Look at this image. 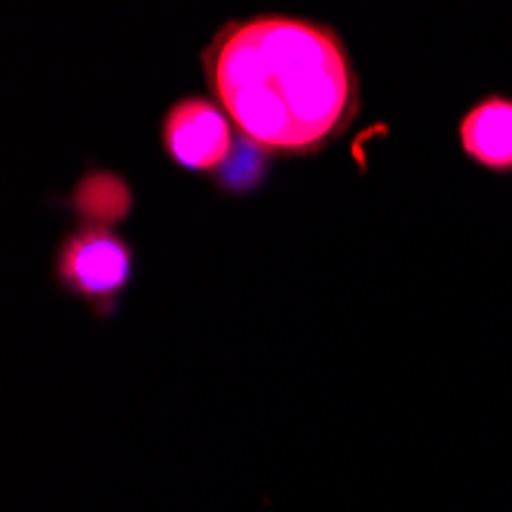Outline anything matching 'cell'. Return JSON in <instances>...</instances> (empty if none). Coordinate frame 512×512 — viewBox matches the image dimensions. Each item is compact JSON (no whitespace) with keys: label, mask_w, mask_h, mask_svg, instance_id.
<instances>
[{"label":"cell","mask_w":512,"mask_h":512,"mask_svg":"<svg viewBox=\"0 0 512 512\" xmlns=\"http://www.w3.org/2000/svg\"><path fill=\"white\" fill-rule=\"evenodd\" d=\"M218 108L267 157H313L341 138L362 105L341 34L322 22L258 13L224 22L200 56Z\"/></svg>","instance_id":"cell-1"},{"label":"cell","mask_w":512,"mask_h":512,"mask_svg":"<svg viewBox=\"0 0 512 512\" xmlns=\"http://www.w3.org/2000/svg\"><path fill=\"white\" fill-rule=\"evenodd\" d=\"M53 276L92 313H114L135 276V252L114 227H77L56 246Z\"/></svg>","instance_id":"cell-2"},{"label":"cell","mask_w":512,"mask_h":512,"mask_svg":"<svg viewBox=\"0 0 512 512\" xmlns=\"http://www.w3.org/2000/svg\"><path fill=\"white\" fill-rule=\"evenodd\" d=\"M160 145L178 169L221 172L234 157V123L215 99L184 96L160 120Z\"/></svg>","instance_id":"cell-3"},{"label":"cell","mask_w":512,"mask_h":512,"mask_svg":"<svg viewBox=\"0 0 512 512\" xmlns=\"http://www.w3.org/2000/svg\"><path fill=\"white\" fill-rule=\"evenodd\" d=\"M457 145L473 166L512 175V96L488 92L476 99L457 123Z\"/></svg>","instance_id":"cell-4"},{"label":"cell","mask_w":512,"mask_h":512,"mask_svg":"<svg viewBox=\"0 0 512 512\" xmlns=\"http://www.w3.org/2000/svg\"><path fill=\"white\" fill-rule=\"evenodd\" d=\"M68 206L77 218H83V227H114L132 212V188L117 172L92 169L77 181Z\"/></svg>","instance_id":"cell-5"},{"label":"cell","mask_w":512,"mask_h":512,"mask_svg":"<svg viewBox=\"0 0 512 512\" xmlns=\"http://www.w3.org/2000/svg\"><path fill=\"white\" fill-rule=\"evenodd\" d=\"M267 154H261L258 148L246 145L234 151V157L227 160V166L218 172V184L227 191H234V194H243L249 188H255V184L264 178V160Z\"/></svg>","instance_id":"cell-6"}]
</instances>
